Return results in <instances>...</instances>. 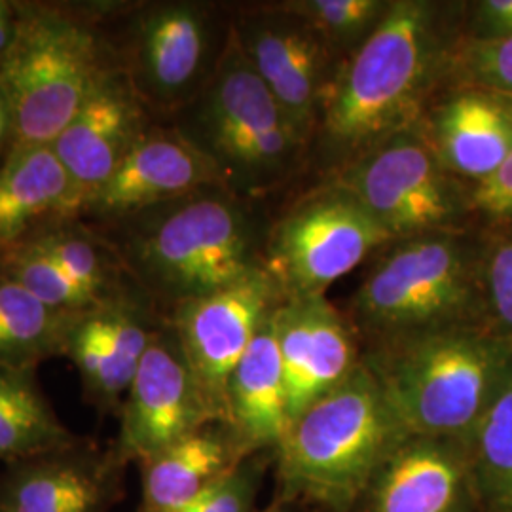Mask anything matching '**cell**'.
<instances>
[{
	"label": "cell",
	"mask_w": 512,
	"mask_h": 512,
	"mask_svg": "<svg viewBox=\"0 0 512 512\" xmlns=\"http://www.w3.org/2000/svg\"><path fill=\"white\" fill-rule=\"evenodd\" d=\"M95 302L128 285L120 260L95 228L80 219L63 220L29 236Z\"/></svg>",
	"instance_id": "obj_26"
},
{
	"label": "cell",
	"mask_w": 512,
	"mask_h": 512,
	"mask_svg": "<svg viewBox=\"0 0 512 512\" xmlns=\"http://www.w3.org/2000/svg\"><path fill=\"white\" fill-rule=\"evenodd\" d=\"M165 319L133 281L74 315L65 357L76 366L90 404L107 414L120 412L129 385Z\"/></svg>",
	"instance_id": "obj_14"
},
{
	"label": "cell",
	"mask_w": 512,
	"mask_h": 512,
	"mask_svg": "<svg viewBox=\"0 0 512 512\" xmlns=\"http://www.w3.org/2000/svg\"><path fill=\"white\" fill-rule=\"evenodd\" d=\"M463 38V4L393 0L384 21L348 55L325 95L308 164L332 179L395 135L414 129L448 88Z\"/></svg>",
	"instance_id": "obj_1"
},
{
	"label": "cell",
	"mask_w": 512,
	"mask_h": 512,
	"mask_svg": "<svg viewBox=\"0 0 512 512\" xmlns=\"http://www.w3.org/2000/svg\"><path fill=\"white\" fill-rule=\"evenodd\" d=\"M476 228L484 327L512 344V222Z\"/></svg>",
	"instance_id": "obj_30"
},
{
	"label": "cell",
	"mask_w": 512,
	"mask_h": 512,
	"mask_svg": "<svg viewBox=\"0 0 512 512\" xmlns=\"http://www.w3.org/2000/svg\"><path fill=\"white\" fill-rule=\"evenodd\" d=\"M416 129L446 171L473 188L511 154L512 99L480 88H448Z\"/></svg>",
	"instance_id": "obj_18"
},
{
	"label": "cell",
	"mask_w": 512,
	"mask_h": 512,
	"mask_svg": "<svg viewBox=\"0 0 512 512\" xmlns=\"http://www.w3.org/2000/svg\"><path fill=\"white\" fill-rule=\"evenodd\" d=\"M0 275L52 310L78 313L97 304L31 239L0 249Z\"/></svg>",
	"instance_id": "obj_28"
},
{
	"label": "cell",
	"mask_w": 512,
	"mask_h": 512,
	"mask_svg": "<svg viewBox=\"0 0 512 512\" xmlns=\"http://www.w3.org/2000/svg\"><path fill=\"white\" fill-rule=\"evenodd\" d=\"M118 414L120 433L114 448L137 465L217 423L167 319L150 342Z\"/></svg>",
	"instance_id": "obj_13"
},
{
	"label": "cell",
	"mask_w": 512,
	"mask_h": 512,
	"mask_svg": "<svg viewBox=\"0 0 512 512\" xmlns=\"http://www.w3.org/2000/svg\"><path fill=\"white\" fill-rule=\"evenodd\" d=\"M266 465V454L243 459L230 475L181 512H255Z\"/></svg>",
	"instance_id": "obj_32"
},
{
	"label": "cell",
	"mask_w": 512,
	"mask_h": 512,
	"mask_svg": "<svg viewBox=\"0 0 512 512\" xmlns=\"http://www.w3.org/2000/svg\"><path fill=\"white\" fill-rule=\"evenodd\" d=\"M35 372L0 366V461L8 465L78 442L40 391Z\"/></svg>",
	"instance_id": "obj_24"
},
{
	"label": "cell",
	"mask_w": 512,
	"mask_h": 512,
	"mask_svg": "<svg viewBox=\"0 0 512 512\" xmlns=\"http://www.w3.org/2000/svg\"><path fill=\"white\" fill-rule=\"evenodd\" d=\"M74 315L48 308L0 275V366L37 370L48 359L65 357Z\"/></svg>",
	"instance_id": "obj_25"
},
{
	"label": "cell",
	"mask_w": 512,
	"mask_h": 512,
	"mask_svg": "<svg viewBox=\"0 0 512 512\" xmlns=\"http://www.w3.org/2000/svg\"><path fill=\"white\" fill-rule=\"evenodd\" d=\"M84 198L52 147L8 152L0 165V249L63 220L82 217Z\"/></svg>",
	"instance_id": "obj_22"
},
{
	"label": "cell",
	"mask_w": 512,
	"mask_h": 512,
	"mask_svg": "<svg viewBox=\"0 0 512 512\" xmlns=\"http://www.w3.org/2000/svg\"><path fill=\"white\" fill-rule=\"evenodd\" d=\"M175 129L217 171L220 184L249 202L289 183L308 165L310 141L228 35L202 92L171 116Z\"/></svg>",
	"instance_id": "obj_5"
},
{
	"label": "cell",
	"mask_w": 512,
	"mask_h": 512,
	"mask_svg": "<svg viewBox=\"0 0 512 512\" xmlns=\"http://www.w3.org/2000/svg\"><path fill=\"white\" fill-rule=\"evenodd\" d=\"M107 6L103 27L118 71L148 114L175 116L215 73L230 19L205 2L164 0Z\"/></svg>",
	"instance_id": "obj_8"
},
{
	"label": "cell",
	"mask_w": 512,
	"mask_h": 512,
	"mask_svg": "<svg viewBox=\"0 0 512 512\" xmlns=\"http://www.w3.org/2000/svg\"><path fill=\"white\" fill-rule=\"evenodd\" d=\"M148 126V110L126 76L118 71L105 78L52 143L84 203L114 177Z\"/></svg>",
	"instance_id": "obj_20"
},
{
	"label": "cell",
	"mask_w": 512,
	"mask_h": 512,
	"mask_svg": "<svg viewBox=\"0 0 512 512\" xmlns=\"http://www.w3.org/2000/svg\"><path fill=\"white\" fill-rule=\"evenodd\" d=\"M205 186H222L213 165L171 126L150 124L109 183L84 203L80 220L118 219Z\"/></svg>",
	"instance_id": "obj_19"
},
{
	"label": "cell",
	"mask_w": 512,
	"mask_h": 512,
	"mask_svg": "<svg viewBox=\"0 0 512 512\" xmlns=\"http://www.w3.org/2000/svg\"><path fill=\"white\" fill-rule=\"evenodd\" d=\"M467 6L463 4V37H512V0H482Z\"/></svg>",
	"instance_id": "obj_34"
},
{
	"label": "cell",
	"mask_w": 512,
	"mask_h": 512,
	"mask_svg": "<svg viewBox=\"0 0 512 512\" xmlns=\"http://www.w3.org/2000/svg\"><path fill=\"white\" fill-rule=\"evenodd\" d=\"M239 50L294 126L311 143L342 57L308 21L279 2L241 8L230 18Z\"/></svg>",
	"instance_id": "obj_11"
},
{
	"label": "cell",
	"mask_w": 512,
	"mask_h": 512,
	"mask_svg": "<svg viewBox=\"0 0 512 512\" xmlns=\"http://www.w3.org/2000/svg\"><path fill=\"white\" fill-rule=\"evenodd\" d=\"M478 260L476 226L389 241L374 255L346 311L363 349L484 325Z\"/></svg>",
	"instance_id": "obj_7"
},
{
	"label": "cell",
	"mask_w": 512,
	"mask_h": 512,
	"mask_svg": "<svg viewBox=\"0 0 512 512\" xmlns=\"http://www.w3.org/2000/svg\"><path fill=\"white\" fill-rule=\"evenodd\" d=\"M128 461L88 442L23 459L0 476V512H109L124 495Z\"/></svg>",
	"instance_id": "obj_17"
},
{
	"label": "cell",
	"mask_w": 512,
	"mask_h": 512,
	"mask_svg": "<svg viewBox=\"0 0 512 512\" xmlns=\"http://www.w3.org/2000/svg\"><path fill=\"white\" fill-rule=\"evenodd\" d=\"M129 279L167 313L264 270L268 224L224 186L105 222H90Z\"/></svg>",
	"instance_id": "obj_2"
},
{
	"label": "cell",
	"mask_w": 512,
	"mask_h": 512,
	"mask_svg": "<svg viewBox=\"0 0 512 512\" xmlns=\"http://www.w3.org/2000/svg\"><path fill=\"white\" fill-rule=\"evenodd\" d=\"M281 300L283 294L272 277L260 270L167 313L217 423L226 420V393L234 368Z\"/></svg>",
	"instance_id": "obj_12"
},
{
	"label": "cell",
	"mask_w": 512,
	"mask_h": 512,
	"mask_svg": "<svg viewBox=\"0 0 512 512\" xmlns=\"http://www.w3.org/2000/svg\"><path fill=\"white\" fill-rule=\"evenodd\" d=\"M389 241L344 184L323 179L268 224L264 270L283 298L325 296Z\"/></svg>",
	"instance_id": "obj_9"
},
{
	"label": "cell",
	"mask_w": 512,
	"mask_h": 512,
	"mask_svg": "<svg viewBox=\"0 0 512 512\" xmlns=\"http://www.w3.org/2000/svg\"><path fill=\"white\" fill-rule=\"evenodd\" d=\"M245 456L224 423H209L141 463L139 512H181L230 475Z\"/></svg>",
	"instance_id": "obj_23"
},
{
	"label": "cell",
	"mask_w": 512,
	"mask_h": 512,
	"mask_svg": "<svg viewBox=\"0 0 512 512\" xmlns=\"http://www.w3.org/2000/svg\"><path fill=\"white\" fill-rule=\"evenodd\" d=\"M448 88H480L512 99V37L461 38L450 61Z\"/></svg>",
	"instance_id": "obj_31"
},
{
	"label": "cell",
	"mask_w": 512,
	"mask_h": 512,
	"mask_svg": "<svg viewBox=\"0 0 512 512\" xmlns=\"http://www.w3.org/2000/svg\"><path fill=\"white\" fill-rule=\"evenodd\" d=\"M484 512H511V511H501V509H484Z\"/></svg>",
	"instance_id": "obj_38"
},
{
	"label": "cell",
	"mask_w": 512,
	"mask_h": 512,
	"mask_svg": "<svg viewBox=\"0 0 512 512\" xmlns=\"http://www.w3.org/2000/svg\"><path fill=\"white\" fill-rule=\"evenodd\" d=\"M404 433L365 361L296 416L275 448L277 499L351 512Z\"/></svg>",
	"instance_id": "obj_6"
},
{
	"label": "cell",
	"mask_w": 512,
	"mask_h": 512,
	"mask_svg": "<svg viewBox=\"0 0 512 512\" xmlns=\"http://www.w3.org/2000/svg\"><path fill=\"white\" fill-rule=\"evenodd\" d=\"M475 226L512 222V150L494 175L469 188Z\"/></svg>",
	"instance_id": "obj_33"
},
{
	"label": "cell",
	"mask_w": 512,
	"mask_h": 512,
	"mask_svg": "<svg viewBox=\"0 0 512 512\" xmlns=\"http://www.w3.org/2000/svg\"><path fill=\"white\" fill-rule=\"evenodd\" d=\"M385 234L395 239L475 226L469 186L440 164L418 129H408L340 171Z\"/></svg>",
	"instance_id": "obj_10"
},
{
	"label": "cell",
	"mask_w": 512,
	"mask_h": 512,
	"mask_svg": "<svg viewBox=\"0 0 512 512\" xmlns=\"http://www.w3.org/2000/svg\"><path fill=\"white\" fill-rule=\"evenodd\" d=\"M101 8L14 2V37L0 63L10 112L8 152L52 147L105 78L118 73Z\"/></svg>",
	"instance_id": "obj_3"
},
{
	"label": "cell",
	"mask_w": 512,
	"mask_h": 512,
	"mask_svg": "<svg viewBox=\"0 0 512 512\" xmlns=\"http://www.w3.org/2000/svg\"><path fill=\"white\" fill-rule=\"evenodd\" d=\"M467 440L403 435L351 512H484Z\"/></svg>",
	"instance_id": "obj_15"
},
{
	"label": "cell",
	"mask_w": 512,
	"mask_h": 512,
	"mask_svg": "<svg viewBox=\"0 0 512 512\" xmlns=\"http://www.w3.org/2000/svg\"><path fill=\"white\" fill-rule=\"evenodd\" d=\"M255 512H293V505H291V503H285V501H281V499L275 497L274 501H272L268 507H264L262 511Z\"/></svg>",
	"instance_id": "obj_37"
},
{
	"label": "cell",
	"mask_w": 512,
	"mask_h": 512,
	"mask_svg": "<svg viewBox=\"0 0 512 512\" xmlns=\"http://www.w3.org/2000/svg\"><path fill=\"white\" fill-rule=\"evenodd\" d=\"M274 329L291 421L363 363V346L346 311L327 296L283 298Z\"/></svg>",
	"instance_id": "obj_16"
},
{
	"label": "cell",
	"mask_w": 512,
	"mask_h": 512,
	"mask_svg": "<svg viewBox=\"0 0 512 512\" xmlns=\"http://www.w3.org/2000/svg\"><path fill=\"white\" fill-rule=\"evenodd\" d=\"M486 509L512 512V378L469 440Z\"/></svg>",
	"instance_id": "obj_27"
},
{
	"label": "cell",
	"mask_w": 512,
	"mask_h": 512,
	"mask_svg": "<svg viewBox=\"0 0 512 512\" xmlns=\"http://www.w3.org/2000/svg\"><path fill=\"white\" fill-rule=\"evenodd\" d=\"M404 433L471 440L512 378V344L484 325L404 336L363 349Z\"/></svg>",
	"instance_id": "obj_4"
},
{
	"label": "cell",
	"mask_w": 512,
	"mask_h": 512,
	"mask_svg": "<svg viewBox=\"0 0 512 512\" xmlns=\"http://www.w3.org/2000/svg\"><path fill=\"white\" fill-rule=\"evenodd\" d=\"M14 37V2L0 0V63Z\"/></svg>",
	"instance_id": "obj_35"
},
{
	"label": "cell",
	"mask_w": 512,
	"mask_h": 512,
	"mask_svg": "<svg viewBox=\"0 0 512 512\" xmlns=\"http://www.w3.org/2000/svg\"><path fill=\"white\" fill-rule=\"evenodd\" d=\"M393 0H285L294 16L308 21L330 48L346 59L384 21Z\"/></svg>",
	"instance_id": "obj_29"
},
{
	"label": "cell",
	"mask_w": 512,
	"mask_h": 512,
	"mask_svg": "<svg viewBox=\"0 0 512 512\" xmlns=\"http://www.w3.org/2000/svg\"><path fill=\"white\" fill-rule=\"evenodd\" d=\"M275 311V310H274ZM274 311L232 372L226 393V420L245 458L274 454L291 420L277 349Z\"/></svg>",
	"instance_id": "obj_21"
},
{
	"label": "cell",
	"mask_w": 512,
	"mask_h": 512,
	"mask_svg": "<svg viewBox=\"0 0 512 512\" xmlns=\"http://www.w3.org/2000/svg\"><path fill=\"white\" fill-rule=\"evenodd\" d=\"M8 139H10V112H8V105L6 99L0 92V148L8 147Z\"/></svg>",
	"instance_id": "obj_36"
}]
</instances>
